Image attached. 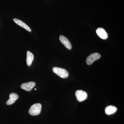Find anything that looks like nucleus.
<instances>
[{
  "instance_id": "nucleus-1",
  "label": "nucleus",
  "mask_w": 124,
  "mask_h": 124,
  "mask_svg": "<svg viewBox=\"0 0 124 124\" xmlns=\"http://www.w3.org/2000/svg\"><path fill=\"white\" fill-rule=\"evenodd\" d=\"M42 106L40 103H37L32 105L29 111L30 115L32 116L38 115L40 113Z\"/></svg>"
},
{
  "instance_id": "nucleus-2",
  "label": "nucleus",
  "mask_w": 124,
  "mask_h": 124,
  "mask_svg": "<svg viewBox=\"0 0 124 124\" xmlns=\"http://www.w3.org/2000/svg\"><path fill=\"white\" fill-rule=\"evenodd\" d=\"M53 70L54 73L62 78H66L69 76V73L66 69L55 67L53 68Z\"/></svg>"
},
{
  "instance_id": "nucleus-3",
  "label": "nucleus",
  "mask_w": 124,
  "mask_h": 124,
  "mask_svg": "<svg viewBox=\"0 0 124 124\" xmlns=\"http://www.w3.org/2000/svg\"><path fill=\"white\" fill-rule=\"evenodd\" d=\"M101 55L98 53H94L90 54L86 58V64L88 65H91L94 62L99 59L101 58Z\"/></svg>"
},
{
  "instance_id": "nucleus-4",
  "label": "nucleus",
  "mask_w": 124,
  "mask_h": 124,
  "mask_svg": "<svg viewBox=\"0 0 124 124\" xmlns=\"http://www.w3.org/2000/svg\"><path fill=\"white\" fill-rule=\"evenodd\" d=\"M75 95L77 100L80 102L85 101L88 97L87 93L82 90H78L76 91Z\"/></svg>"
},
{
  "instance_id": "nucleus-5",
  "label": "nucleus",
  "mask_w": 124,
  "mask_h": 124,
  "mask_svg": "<svg viewBox=\"0 0 124 124\" xmlns=\"http://www.w3.org/2000/svg\"><path fill=\"white\" fill-rule=\"evenodd\" d=\"M59 39L60 42L64 45L67 49L69 50L71 49L72 46L69 40L66 37L63 35H60L59 37Z\"/></svg>"
},
{
  "instance_id": "nucleus-6",
  "label": "nucleus",
  "mask_w": 124,
  "mask_h": 124,
  "mask_svg": "<svg viewBox=\"0 0 124 124\" xmlns=\"http://www.w3.org/2000/svg\"><path fill=\"white\" fill-rule=\"evenodd\" d=\"M36 83L33 81H31L27 83H24L21 85V88L27 91H30L32 88L35 86Z\"/></svg>"
},
{
  "instance_id": "nucleus-7",
  "label": "nucleus",
  "mask_w": 124,
  "mask_h": 124,
  "mask_svg": "<svg viewBox=\"0 0 124 124\" xmlns=\"http://www.w3.org/2000/svg\"><path fill=\"white\" fill-rule=\"evenodd\" d=\"M96 33L98 36L103 39H106L108 37V35L104 29L102 28H99L96 30Z\"/></svg>"
},
{
  "instance_id": "nucleus-8",
  "label": "nucleus",
  "mask_w": 124,
  "mask_h": 124,
  "mask_svg": "<svg viewBox=\"0 0 124 124\" xmlns=\"http://www.w3.org/2000/svg\"><path fill=\"white\" fill-rule=\"evenodd\" d=\"M18 98V95L14 93H12L10 94L9 99L6 102V104L8 105H10L13 104L15 102L16 100Z\"/></svg>"
},
{
  "instance_id": "nucleus-9",
  "label": "nucleus",
  "mask_w": 124,
  "mask_h": 124,
  "mask_svg": "<svg viewBox=\"0 0 124 124\" xmlns=\"http://www.w3.org/2000/svg\"><path fill=\"white\" fill-rule=\"evenodd\" d=\"M14 21L18 25H19L20 26L22 27L23 28L25 29L28 31H31V30L30 28L29 27L27 24L24 23V22L21 21L19 19H17L14 18L13 19Z\"/></svg>"
},
{
  "instance_id": "nucleus-10",
  "label": "nucleus",
  "mask_w": 124,
  "mask_h": 124,
  "mask_svg": "<svg viewBox=\"0 0 124 124\" xmlns=\"http://www.w3.org/2000/svg\"><path fill=\"white\" fill-rule=\"evenodd\" d=\"M117 110V108L116 107L109 106L106 108L105 110V113L107 115H109L115 113Z\"/></svg>"
},
{
  "instance_id": "nucleus-11",
  "label": "nucleus",
  "mask_w": 124,
  "mask_h": 124,
  "mask_svg": "<svg viewBox=\"0 0 124 124\" xmlns=\"http://www.w3.org/2000/svg\"><path fill=\"white\" fill-rule=\"evenodd\" d=\"M34 55L33 54L29 51H27L26 62L27 65L30 66L32 64L34 59Z\"/></svg>"
},
{
  "instance_id": "nucleus-12",
  "label": "nucleus",
  "mask_w": 124,
  "mask_h": 124,
  "mask_svg": "<svg viewBox=\"0 0 124 124\" xmlns=\"http://www.w3.org/2000/svg\"><path fill=\"white\" fill-rule=\"evenodd\" d=\"M35 90H36L37 89H35Z\"/></svg>"
}]
</instances>
